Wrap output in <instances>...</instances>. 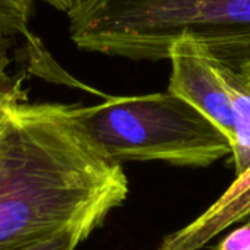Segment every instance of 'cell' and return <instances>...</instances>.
<instances>
[{"label":"cell","mask_w":250,"mask_h":250,"mask_svg":"<svg viewBox=\"0 0 250 250\" xmlns=\"http://www.w3.org/2000/svg\"><path fill=\"white\" fill-rule=\"evenodd\" d=\"M250 217V167L204 214L167 236L157 250H199L231 226Z\"/></svg>","instance_id":"5b68a950"},{"label":"cell","mask_w":250,"mask_h":250,"mask_svg":"<svg viewBox=\"0 0 250 250\" xmlns=\"http://www.w3.org/2000/svg\"><path fill=\"white\" fill-rule=\"evenodd\" d=\"M32 0H0V40L29 38Z\"/></svg>","instance_id":"8992f818"},{"label":"cell","mask_w":250,"mask_h":250,"mask_svg":"<svg viewBox=\"0 0 250 250\" xmlns=\"http://www.w3.org/2000/svg\"><path fill=\"white\" fill-rule=\"evenodd\" d=\"M127 193L122 164L72 127L63 104L12 107L0 127V250L64 227L97 229Z\"/></svg>","instance_id":"6da1fadb"},{"label":"cell","mask_w":250,"mask_h":250,"mask_svg":"<svg viewBox=\"0 0 250 250\" xmlns=\"http://www.w3.org/2000/svg\"><path fill=\"white\" fill-rule=\"evenodd\" d=\"M245 221H249V223H250V217H249V218H246V220H245Z\"/></svg>","instance_id":"7c38bea8"},{"label":"cell","mask_w":250,"mask_h":250,"mask_svg":"<svg viewBox=\"0 0 250 250\" xmlns=\"http://www.w3.org/2000/svg\"><path fill=\"white\" fill-rule=\"evenodd\" d=\"M168 91L207 116L230 141L236 174L250 167V81L204 45L180 40L168 51Z\"/></svg>","instance_id":"277c9868"},{"label":"cell","mask_w":250,"mask_h":250,"mask_svg":"<svg viewBox=\"0 0 250 250\" xmlns=\"http://www.w3.org/2000/svg\"><path fill=\"white\" fill-rule=\"evenodd\" d=\"M67 16L83 51L163 60L190 40L237 70L250 66V0H86Z\"/></svg>","instance_id":"7a4b0ae2"},{"label":"cell","mask_w":250,"mask_h":250,"mask_svg":"<svg viewBox=\"0 0 250 250\" xmlns=\"http://www.w3.org/2000/svg\"><path fill=\"white\" fill-rule=\"evenodd\" d=\"M95 230L92 226H72L45 234L32 242L9 250H76V248Z\"/></svg>","instance_id":"52a82bcc"},{"label":"cell","mask_w":250,"mask_h":250,"mask_svg":"<svg viewBox=\"0 0 250 250\" xmlns=\"http://www.w3.org/2000/svg\"><path fill=\"white\" fill-rule=\"evenodd\" d=\"M240 72H242V73H243V75H245V76H246V78H248V79L250 81V66H246V67H243V69H242Z\"/></svg>","instance_id":"8fae6325"},{"label":"cell","mask_w":250,"mask_h":250,"mask_svg":"<svg viewBox=\"0 0 250 250\" xmlns=\"http://www.w3.org/2000/svg\"><path fill=\"white\" fill-rule=\"evenodd\" d=\"M10 66V57L0 53V101H13L22 95V82L12 73Z\"/></svg>","instance_id":"ba28073f"},{"label":"cell","mask_w":250,"mask_h":250,"mask_svg":"<svg viewBox=\"0 0 250 250\" xmlns=\"http://www.w3.org/2000/svg\"><path fill=\"white\" fill-rule=\"evenodd\" d=\"M72 127L104 158L207 167L231 154L229 138L196 107L167 91L64 105Z\"/></svg>","instance_id":"3957f363"},{"label":"cell","mask_w":250,"mask_h":250,"mask_svg":"<svg viewBox=\"0 0 250 250\" xmlns=\"http://www.w3.org/2000/svg\"><path fill=\"white\" fill-rule=\"evenodd\" d=\"M47 4H50L51 7H54L56 10L69 15L70 12H73L75 9H78L79 6H82L86 0H41Z\"/></svg>","instance_id":"9c48e42d"},{"label":"cell","mask_w":250,"mask_h":250,"mask_svg":"<svg viewBox=\"0 0 250 250\" xmlns=\"http://www.w3.org/2000/svg\"><path fill=\"white\" fill-rule=\"evenodd\" d=\"M19 103H23V101H0V127L3 125V122L6 120L9 111L12 110L13 105L19 104Z\"/></svg>","instance_id":"30bf717a"}]
</instances>
